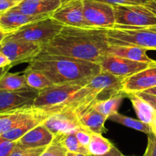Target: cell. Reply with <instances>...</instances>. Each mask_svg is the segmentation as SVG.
I'll list each match as a JSON object with an SVG mask.
<instances>
[{
  "mask_svg": "<svg viewBox=\"0 0 156 156\" xmlns=\"http://www.w3.org/2000/svg\"><path fill=\"white\" fill-rule=\"evenodd\" d=\"M39 90L28 88L19 91L0 90V113L33 106Z\"/></svg>",
  "mask_w": 156,
  "mask_h": 156,
  "instance_id": "cell-13",
  "label": "cell"
},
{
  "mask_svg": "<svg viewBox=\"0 0 156 156\" xmlns=\"http://www.w3.org/2000/svg\"><path fill=\"white\" fill-rule=\"evenodd\" d=\"M143 92H145V93H149V94L155 95V96H156V87H152V88L150 89H148V90H145V91H143Z\"/></svg>",
  "mask_w": 156,
  "mask_h": 156,
  "instance_id": "cell-42",
  "label": "cell"
},
{
  "mask_svg": "<svg viewBox=\"0 0 156 156\" xmlns=\"http://www.w3.org/2000/svg\"><path fill=\"white\" fill-rule=\"evenodd\" d=\"M108 119L113 121V122H117L119 124H121V125L128 127V128L143 132L146 133V135L152 132L151 131V126L149 124L144 123L139 119H136L133 118L122 115L119 113L118 112L108 117Z\"/></svg>",
  "mask_w": 156,
  "mask_h": 156,
  "instance_id": "cell-27",
  "label": "cell"
},
{
  "mask_svg": "<svg viewBox=\"0 0 156 156\" xmlns=\"http://www.w3.org/2000/svg\"><path fill=\"white\" fill-rule=\"evenodd\" d=\"M47 147L24 148L17 144L9 156H41Z\"/></svg>",
  "mask_w": 156,
  "mask_h": 156,
  "instance_id": "cell-30",
  "label": "cell"
},
{
  "mask_svg": "<svg viewBox=\"0 0 156 156\" xmlns=\"http://www.w3.org/2000/svg\"><path fill=\"white\" fill-rule=\"evenodd\" d=\"M114 145L102 135L91 132V140L88 144V151L93 156H103L111 151Z\"/></svg>",
  "mask_w": 156,
  "mask_h": 156,
  "instance_id": "cell-25",
  "label": "cell"
},
{
  "mask_svg": "<svg viewBox=\"0 0 156 156\" xmlns=\"http://www.w3.org/2000/svg\"><path fill=\"white\" fill-rule=\"evenodd\" d=\"M51 17L64 26L92 28L84 16L83 0H69L62 3Z\"/></svg>",
  "mask_w": 156,
  "mask_h": 156,
  "instance_id": "cell-11",
  "label": "cell"
},
{
  "mask_svg": "<svg viewBox=\"0 0 156 156\" xmlns=\"http://www.w3.org/2000/svg\"><path fill=\"white\" fill-rule=\"evenodd\" d=\"M156 87V61L144 70L125 78L123 90L126 94L143 92Z\"/></svg>",
  "mask_w": 156,
  "mask_h": 156,
  "instance_id": "cell-14",
  "label": "cell"
},
{
  "mask_svg": "<svg viewBox=\"0 0 156 156\" xmlns=\"http://www.w3.org/2000/svg\"><path fill=\"white\" fill-rule=\"evenodd\" d=\"M111 6H146L149 0H95Z\"/></svg>",
  "mask_w": 156,
  "mask_h": 156,
  "instance_id": "cell-31",
  "label": "cell"
},
{
  "mask_svg": "<svg viewBox=\"0 0 156 156\" xmlns=\"http://www.w3.org/2000/svg\"><path fill=\"white\" fill-rule=\"evenodd\" d=\"M17 142L10 141L0 136V156H9L16 146Z\"/></svg>",
  "mask_w": 156,
  "mask_h": 156,
  "instance_id": "cell-32",
  "label": "cell"
},
{
  "mask_svg": "<svg viewBox=\"0 0 156 156\" xmlns=\"http://www.w3.org/2000/svg\"><path fill=\"white\" fill-rule=\"evenodd\" d=\"M110 45L136 46L156 50V32L147 28H108Z\"/></svg>",
  "mask_w": 156,
  "mask_h": 156,
  "instance_id": "cell-7",
  "label": "cell"
},
{
  "mask_svg": "<svg viewBox=\"0 0 156 156\" xmlns=\"http://www.w3.org/2000/svg\"><path fill=\"white\" fill-rule=\"evenodd\" d=\"M150 64L152 63L134 61L109 54L105 55L99 62L101 71L108 72L114 76L124 79L144 70L149 67Z\"/></svg>",
  "mask_w": 156,
  "mask_h": 156,
  "instance_id": "cell-10",
  "label": "cell"
},
{
  "mask_svg": "<svg viewBox=\"0 0 156 156\" xmlns=\"http://www.w3.org/2000/svg\"><path fill=\"white\" fill-rule=\"evenodd\" d=\"M146 28L149 29V30L150 31H152V32H156V25H154V26H152V27H149V28Z\"/></svg>",
  "mask_w": 156,
  "mask_h": 156,
  "instance_id": "cell-45",
  "label": "cell"
},
{
  "mask_svg": "<svg viewBox=\"0 0 156 156\" xmlns=\"http://www.w3.org/2000/svg\"><path fill=\"white\" fill-rule=\"evenodd\" d=\"M34 110V107L31 106L0 113V136L31 114Z\"/></svg>",
  "mask_w": 156,
  "mask_h": 156,
  "instance_id": "cell-21",
  "label": "cell"
},
{
  "mask_svg": "<svg viewBox=\"0 0 156 156\" xmlns=\"http://www.w3.org/2000/svg\"><path fill=\"white\" fill-rule=\"evenodd\" d=\"M55 138L59 141V142L63 145V147L67 150V151L80 153V154H90L88 151V148L79 143V142L76 137L75 132L56 136Z\"/></svg>",
  "mask_w": 156,
  "mask_h": 156,
  "instance_id": "cell-28",
  "label": "cell"
},
{
  "mask_svg": "<svg viewBox=\"0 0 156 156\" xmlns=\"http://www.w3.org/2000/svg\"><path fill=\"white\" fill-rule=\"evenodd\" d=\"M27 68L41 72L53 85L91 80L101 71L98 63L39 53Z\"/></svg>",
  "mask_w": 156,
  "mask_h": 156,
  "instance_id": "cell-2",
  "label": "cell"
},
{
  "mask_svg": "<svg viewBox=\"0 0 156 156\" xmlns=\"http://www.w3.org/2000/svg\"><path fill=\"white\" fill-rule=\"evenodd\" d=\"M122 156H126V155H123H123H122Z\"/></svg>",
  "mask_w": 156,
  "mask_h": 156,
  "instance_id": "cell-49",
  "label": "cell"
},
{
  "mask_svg": "<svg viewBox=\"0 0 156 156\" xmlns=\"http://www.w3.org/2000/svg\"><path fill=\"white\" fill-rule=\"evenodd\" d=\"M54 138V136L41 123L20 138L17 141V144L24 148L47 147L53 142Z\"/></svg>",
  "mask_w": 156,
  "mask_h": 156,
  "instance_id": "cell-18",
  "label": "cell"
},
{
  "mask_svg": "<svg viewBox=\"0 0 156 156\" xmlns=\"http://www.w3.org/2000/svg\"><path fill=\"white\" fill-rule=\"evenodd\" d=\"M66 156H93V155H91V154H80V153H75V152L67 151Z\"/></svg>",
  "mask_w": 156,
  "mask_h": 156,
  "instance_id": "cell-41",
  "label": "cell"
},
{
  "mask_svg": "<svg viewBox=\"0 0 156 156\" xmlns=\"http://www.w3.org/2000/svg\"><path fill=\"white\" fill-rule=\"evenodd\" d=\"M50 115L51 114L49 112L34 107V110L31 114L14 125L12 128L1 136L10 141L17 142L27 132L31 130L37 125L43 123Z\"/></svg>",
  "mask_w": 156,
  "mask_h": 156,
  "instance_id": "cell-15",
  "label": "cell"
},
{
  "mask_svg": "<svg viewBox=\"0 0 156 156\" xmlns=\"http://www.w3.org/2000/svg\"><path fill=\"white\" fill-rule=\"evenodd\" d=\"M61 4L60 0H22L12 9L27 15H52Z\"/></svg>",
  "mask_w": 156,
  "mask_h": 156,
  "instance_id": "cell-17",
  "label": "cell"
},
{
  "mask_svg": "<svg viewBox=\"0 0 156 156\" xmlns=\"http://www.w3.org/2000/svg\"><path fill=\"white\" fill-rule=\"evenodd\" d=\"M126 96L130 99L139 120L150 125L155 117V110L147 102L137 96L136 93H127Z\"/></svg>",
  "mask_w": 156,
  "mask_h": 156,
  "instance_id": "cell-22",
  "label": "cell"
},
{
  "mask_svg": "<svg viewBox=\"0 0 156 156\" xmlns=\"http://www.w3.org/2000/svg\"><path fill=\"white\" fill-rule=\"evenodd\" d=\"M122 155H123V154H122V153L120 152V151H119L116 147L114 146L112 148H111V151H110L109 152L107 153L106 154H105V155L103 156H122Z\"/></svg>",
  "mask_w": 156,
  "mask_h": 156,
  "instance_id": "cell-39",
  "label": "cell"
},
{
  "mask_svg": "<svg viewBox=\"0 0 156 156\" xmlns=\"http://www.w3.org/2000/svg\"><path fill=\"white\" fill-rule=\"evenodd\" d=\"M89 80H85L62 85H53L40 90L33 106L49 112L50 114L63 109H73L76 102L85 96L84 86Z\"/></svg>",
  "mask_w": 156,
  "mask_h": 156,
  "instance_id": "cell-3",
  "label": "cell"
},
{
  "mask_svg": "<svg viewBox=\"0 0 156 156\" xmlns=\"http://www.w3.org/2000/svg\"><path fill=\"white\" fill-rule=\"evenodd\" d=\"M136 94L141 97L143 99H144L146 102H147L156 111V96L149 94V93H146L145 92H138V93H136Z\"/></svg>",
  "mask_w": 156,
  "mask_h": 156,
  "instance_id": "cell-35",
  "label": "cell"
},
{
  "mask_svg": "<svg viewBox=\"0 0 156 156\" xmlns=\"http://www.w3.org/2000/svg\"><path fill=\"white\" fill-rule=\"evenodd\" d=\"M41 50V45L24 40L3 39L0 44V52L10 61L11 66L30 62Z\"/></svg>",
  "mask_w": 156,
  "mask_h": 156,
  "instance_id": "cell-8",
  "label": "cell"
},
{
  "mask_svg": "<svg viewBox=\"0 0 156 156\" xmlns=\"http://www.w3.org/2000/svg\"><path fill=\"white\" fill-rule=\"evenodd\" d=\"M2 12H0V15H2Z\"/></svg>",
  "mask_w": 156,
  "mask_h": 156,
  "instance_id": "cell-48",
  "label": "cell"
},
{
  "mask_svg": "<svg viewBox=\"0 0 156 156\" xmlns=\"http://www.w3.org/2000/svg\"><path fill=\"white\" fill-rule=\"evenodd\" d=\"M124 78L114 76L108 72L101 71L91 78L85 86L87 94L82 99L80 106L76 110V115L83 113L91 108L98 100H103L123 93Z\"/></svg>",
  "mask_w": 156,
  "mask_h": 156,
  "instance_id": "cell-4",
  "label": "cell"
},
{
  "mask_svg": "<svg viewBox=\"0 0 156 156\" xmlns=\"http://www.w3.org/2000/svg\"><path fill=\"white\" fill-rule=\"evenodd\" d=\"M125 96H126V94L124 92H123L114 96H111L108 99L98 100L91 106V108L94 109L101 114L108 117V119L110 116L118 112L119 107Z\"/></svg>",
  "mask_w": 156,
  "mask_h": 156,
  "instance_id": "cell-24",
  "label": "cell"
},
{
  "mask_svg": "<svg viewBox=\"0 0 156 156\" xmlns=\"http://www.w3.org/2000/svg\"><path fill=\"white\" fill-rule=\"evenodd\" d=\"M148 143L143 156H156V137L151 132L147 135Z\"/></svg>",
  "mask_w": 156,
  "mask_h": 156,
  "instance_id": "cell-34",
  "label": "cell"
},
{
  "mask_svg": "<svg viewBox=\"0 0 156 156\" xmlns=\"http://www.w3.org/2000/svg\"><path fill=\"white\" fill-rule=\"evenodd\" d=\"M11 67H12V66L11 65L7 66V67H0V78H1L2 76L3 75L6 73V72L9 71V70L11 68Z\"/></svg>",
  "mask_w": 156,
  "mask_h": 156,
  "instance_id": "cell-40",
  "label": "cell"
},
{
  "mask_svg": "<svg viewBox=\"0 0 156 156\" xmlns=\"http://www.w3.org/2000/svg\"><path fill=\"white\" fill-rule=\"evenodd\" d=\"M75 135H76V139H78L79 143L87 148L88 144H89L90 140H91V132L85 129V128H81L75 132Z\"/></svg>",
  "mask_w": 156,
  "mask_h": 156,
  "instance_id": "cell-33",
  "label": "cell"
},
{
  "mask_svg": "<svg viewBox=\"0 0 156 156\" xmlns=\"http://www.w3.org/2000/svg\"><path fill=\"white\" fill-rule=\"evenodd\" d=\"M64 25L51 16L29 23L18 30L6 34L5 40H24L43 46L57 35Z\"/></svg>",
  "mask_w": 156,
  "mask_h": 156,
  "instance_id": "cell-5",
  "label": "cell"
},
{
  "mask_svg": "<svg viewBox=\"0 0 156 156\" xmlns=\"http://www.w3.org/2000/svg\"><path fill=\"white\" fill-rule=\"evenodd\" d=\"M43 124L54 137L74 132L82 128L79 122L77 115L73 109H63L52 113Z\"/></svg>",
  "mask_w": 156,
  "mask_h": 156,
  "instance_id": "cell-12",
  "label": "cell"
},
{
  "mask_svg": "<svg viewBox=\"0 0 156 156\" xmlns=\"http://www.w3.org/2000/svg\"><path fill=\"white\" fill-rule=\"evenodd\" d=\"M115 28H146L156 25V15L145 6H112Z\"/></svg>",
  "mask_w": 156,
  "mask_h": 156,
  "instance_id": "cell-6",
  "label": "cell"
},
{
  "mask_svg": "<svg viewBox=\"0 0 156 156\" xmlns=\"http://www.w3.org/2000/svg\"><path fill=\"white\" fill-rule=\"evenodd\" d=\"M150 126H151V131H152V132L155 135L156 137V124L155 123L150 124Z\"/></svg>",
  "mask_w": 156,
  "mask_h": 156,
  "instance_id": "cell-43",
  "label": "cell"
},
{
  "mask_svg": "<svg viewBox=\"0 0 156 156\" xmlns=\"http://www.w3.org/2000/svg\"><path fill=\"white\" fill-rule=\"evenodd\" d=\"M2 1H5V0H0V2H2Z\"/></svg>",
  "mask_w": 156,
  "mask_h": 156,
  "instance_id": "cell-47",
  "label": "cell"
},
{
  "mask_svg": "<svg viewBox=\"0 0 156 156\" xmlns=\"http://www.w3.org/2000/svg\"><path fill=\"white\" fill-rule=\"evenodd\" d=\"M6 34L5 33H3V32H0V44L2 43V41H3V39L5 38V37Z\"/></svg>",
  "mask_w": 156,
  "mask_h": 156,
  "instance_id": "cell-44",
  "label": "cell"
},
{
  "mask_svg": "<svg viewBox=\"0 0 156 156\" xmlns=\"http://www.w3.org/2000/svg\"><path fill=\"white\" fill-rule=\"evenodd\" d=\"M30 87L26 83L24 72L20 73H9L6 72L0 78V90L7 91H19Z\"/></svg>",
  "mask_w": 156,
  "mask_h": 156,
  "instance_id": "cell-23",
  "label": "cell"
},
{
  "mask_svg": "<svg viewBox=\"0 0 156 156\" xmlns=\"http://www.w3.org/2000/svg\"><path fill=\"white\" fill-rule=\"evenodd\" d=\"M23 72L25 76L26 83L30 88L40 91L53 86V84L41 72L29 68H26Z\"/></svg>",
  "mask_w": 156,
  "mask_h": 156,
  "instance_id": "cell-26",
  "label": "cell"
},
{
  "mask_svg": "<svg viewBox=\"0 0 156 156\" xmlns=\"http://www.w3.org/2000/svg\"><path fill=\"white\" fill-rule=\"evenodd\" d=\"M83 12L91 27L113 28L115 25L114 8L111 5L95 0H83Z\"/></svg>",
  "mask_w": 156,
  "mask_h": 156,
  "instance_id": "cell-9",
  "label": "cell"
},
{
  "mask_svg": "<svg viewBox=\"0 0 156 156\" xmlns=\"http://www.w3.org/2000/svg\"><path fill=\"white\" fill-rule=\"evenodd\" d=\"M77 116L81 126L91 132L102 135L104 132L106 131L105 123L108 117L101 114L94 109L89 108Z\"/></svg>",
  "mask_w": 156,
  "mask_h": 156,
  "instance_id": "cell-20",
  "label": "cell"
},
{
  "mask_svg": "<svg viewBox=\"0 0 156 156\" xmlns=\"http://www.w3.org/2000/svg\"><path fill=\"white\" fill-rule=\"evenodd\" d=\"M145 6L156 15V0H149L148 3Z\"/></svg>",
  "mask_w": 156,
  "mask_h": 156,
  "instance_id": "cell-38",
  "label": "cell"
},
{
  "mask_svg": "<svg viewBox=\"0 0 156 156\" xmlns=\"http://www.w3.org/2000/svg\"><path fill=\"white\" fill-rule=\"evenodd\" d=\"M11 65V62L7 57L2 54L0 52V67H7V66Z\"/></svg>",
  "mask_w": 156,
  "mask_h": 156,
  "instance_id": "cell-37",
  "label": "cell"
},
{
  "mask_svg": "<svg viewBox=\"0 0 156 156\" xmlns=\"http://www.w3.org/2000/svg\"><path fill=\"white\" fill-rule=\"evenodd\" d=\"M22 0H5L0 2V12H4L5 11L12 9L16 6Z\"/></svg>",
  "mask_w": 156,
  "mask_h": 156,
  "instance_id": "cell-36",
  "label": "cell"
},
{
  "mask_svg": "<svg viewBox=\"0 0 156 156\" xmlns=\"http://www.w3.org/2000/svg\"><path fill=\"white\" fill-rule=\"evenodd\" d=\"M0 32H1V30H0Z\"/></svg>",
  "mask_w": 156,
  "mask_h": 156,
  "instance_id": "cell-50",
  "label": "cell"
},
{
  "mask_svg": "<svg viewBox=\"0 0 156 156\" xmlns=\"http://www.w3.org/2000/svg\"><path fill=\"white\" fill-rule=\"evenodd\" d=\"M60 1H61V2H62V3H64V2H66L69 1V0H60Z\"/></svg>",
  "mask_w": 156,
  "mask_h": 156,
  "instance_id": "cell-46",
  "label": "cell"
},
{
  "mask_svg": "<svg viewBox=\"0 0 156 156\" xmlns=\"http://www.w3.org/2000/svg\"><path fill=\"white\" fill-rule=\"evenodd\" d=\"M146 49L136 46H119L109 44L106 54L114 55L140 62L153 63L155 61L146 54Z\"/></svg>",
  "mask_w": 156,
  "mask_h": 156,
  "instance_id": "cell-19",
  "label": "cell"
},
{
  "mask_svg": "<svg viewBox=\"0 0 156 156\" xmlns=\"http://www.w3.org/2000/svg\"><path fill=\"white\" fill-rule=\"evenodd\" d=\"M66 153L67 150L58 139L54 138L53 142L46 148L41 156H66Z\"/></svg>",
  "mask_w": 156,
  "mask_h": 156,
  "instance_id": "cell-29",
  "label": "cell"
},
{
  "mask_svg": "<svg viewBox=\"0 0 156 156\" xmlns=\"http://www.w3.org/2000/svg\"><path fill=\"white\" fill-rule=\"evenodd\" d=\"M107 29L63 26L54 38L41 46L40 53L99 64L109 47Z\"/></svg>",
  "mask_w": 156,
  "mask_h": 156,
  "instance_id": "cell-1",
  "label": "cell"
},
{
  "mask_svg": "<svg viewBox=\"0 0 156 156\" xmlns=\"http://www.w3.org/2000/svg\"><path fill=\"white\" fill-rule=\"evenodd\" d=\"M50 16L51 15H27L21 13L15 9H11L2 12L0 15V30L3 33L9 34L29 23Z\"/></svg>",
  "mask_w": 156,
  "mask_h": 156,
  "instance_id": "cell-16",
  "label": "cell"
}]
</instances>
